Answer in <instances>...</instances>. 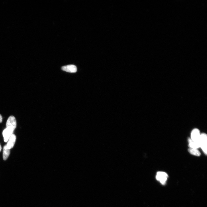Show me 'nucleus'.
Returning <instances> with one entry per match:
<instances>
[{
    "label": "nucleus",
    "instance_id": "7",
    "mask_svg": "<svg viewBox=\"0 0 207 207\" xmlns=\"http://www.w3.org/2000/svg\"><path fill=\"white\" fill-rule=\"evenodd\" d=\"M16 139V137L15 135L13 134L12 135L6 145L7 148L10 150L14 146Z\"/></svg>",
    "mask_w": 207,
    "mask_h": 207
},
{
    "label": "nucleus",
    "instance_id": "9",
    "mask_svg": "<svg viewBox=\"0 0 207 207\" xmlns=\"http://www.w3.org/2000/svg\"><path fill=\"white\" fill-rule=\"evenodd\" d=\"M188 141L189 143V146L190 147V148L194 149H197L200 147L199 144L193 141L190 138H188Z\"/></svg>",
    "mask_w": 207,
    "mask_h": 207
},
{
    "label": "nucleus",
    "instance_id": "2",
    "mask_svg": "<svg viewBox=\"0 0 207 207\" xmlns=\"http://www.w3.org/2000/svg\"><path fill=\"white\" fill-rule=\"evenodd\" d=\"M6 128H9L14 130L17 126V121L15 117L10 116L9 117L6 123Z\"/></svg>",
    "mask_w": 207,
    "mask_h": 207
},
{
    "label": "nucleus",
    "instance_id": "1",
    "mask_svg": "<svg viewBox=\"0 0 207 207\" xmlns=\"http://www.w3.org/2000/svg\"><path fill=\"white\" fill-rule=\"evenodd\" d=\"M207 135L206 133H203L200 135L199 145L200 147L205 155L207 154Z\"/></svg>",
    "mask_w": 207,
    "mask_h": 207
},
{
    "label": "nucleus",
    "instance_id": "11",
    "mask_svg": "<svg viewBox=\"0 0 207 207\" xmlns=\"http://www.w3.org/2000/svg\"><path fill=\"white\" fill-rule=\"evenodd\" d=\"M2 117L1 116V115L0 114V123H1L2 122Z\"/></svg>",
    "mask_w": 207,
    "mask_h": 207
},
{
    "label": "nucleus",
    "instance_id": "6",
    "mask_svg": "<svg viewBox=\"0 0 207 207\" xmlns=\"http://www.w3.org/2000/svg\"><path fill=\"white\" fill-rule=\"evenodd\" d=\"M61 69L63 71L71 73H75L77 71L76 66L72 64L62 67Z\"/></svg>",
    "mask_w": 207,
    "mask_h": 207
},
{
    "label": "nucleus",
    "instance_id": "10",
    "mask_svg": "<svg viewBox=\"0 0 207 207\" xmlns=\"http://www.w3.org/2000/svg\"><path fill=\"white\" fill-rule=\"evenodd\" d=\"M188 151L192 155L197 156H200L201 153L197 149H194L190 148L188 149Z\"/></svg>",
    "mask_w": 207,
    "mask_h": 207
},
{
    "label": "nucleus",
    "instance_id": "12",
    "mask_svg": "<svg viewBox=\"0 0 207 207\" xmlns=\"http://www.w3.org/2000/svg\"><path fill=\"white\" fill-rule=\"evenodd\" d=\"M1 150H2V147L1 146V144H0V152L1 151Z\"/></svg>",
    "mask_w": 207,
    "mask_h": 207
},
{
    "label": "nucleus",
    "instance_id": "4",
    "mask_svg": "<svg viewBox=\"0 0 207 207\" xmlns=\"http://www.w3.org/2000/svg\"><path fill=\"white\" fill-rule=\"evenodd\" d=\"M168 175L164 172H159L156 174V178L157 180L161 183L164 185L166 182L168 178Z\"/></svg>",
    "mask_w": 207,
    "mask_h": 207
},
{
    "label": "nucleus",
    "instance_id": "5",
    "mask_svg": "<svg viewBox=\"0 0 207 207\" xmlns=\"http://www.w3.org/2000/svg\"><path fill=\"white\" fill-rule=\"evenodd\" d=\"M14 130L10 128H6L3 130L2 132L4 142H8L9 139L13 134Z\"/></svg>",
    "mask_w": 207,
    "mask_h": 207
},
{
    "label": "nucleus",
    "instance_id": "3",
    "mask_svg": "<svg viewBox=\"0 0 207 207\" xmlns=\"http://www.w3.org/2000/svg\"><path fill=\"white\" fill-rule=\"evenodd\" d=\"M200 135L199 130L197 129H194L192 132L191 139L193 141L199 144Z\"/></svg>",
    "mask_w": 207,
    "mask_h": 207
},
{
    "label": "nucleus",
    "instance_id": "8",
    "mask_svg": "<svg viewBox=\"0 0 207 207\" xmlns=\"http://www.w3.org/2000/svg\"><path fill=\"white\" fill-rule=\"evenodd\" d=\"M10 154V150L7 148L6 145H5L3 148V158L4 160H6L9 157Z\"/></svg>",
    "mask_w": 207,
    "mask_h": 207
}]
</instances>
